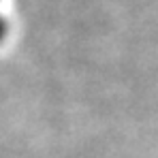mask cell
Returning a JSON list of instances; mask_svg holds the SVG:
<instances>
[{
    "mask_svg": "<svg viewBox=\"0 0 158 158\" xmlns=\"http://www.w3.org/2000/svg\"><path fill=\"white\" fill-rule=\"evenodd\" d=\"M4 34H6V22H4V17H0V41L4 39Z\"/></svg>",
    "mask_w": 158,
    "mask_h": 158,
    "instance_id": "cell-1",
    "label": "cell"
}]
</instances>
